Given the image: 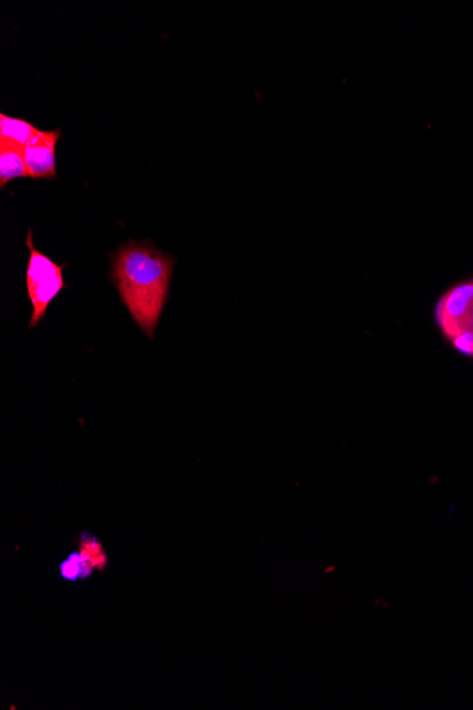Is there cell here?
I'll use <instances>...</instances> for the list:
<instances>
[{
	"mask_svg": "<svg viewBox=\"0 0 473 710\" xmlns=\"http://www.w3.org/2000/svg\"><path fill=\"white\" fill-rule=\"evenodd\" d=\"M438 328L460 354L473 357V280L455 285L439 298Z\"/></svg>",
	"mask_w": 473,
	"mask_h": 710,
	"instance_id": "obj_2",
	"label": "cell"
},
{
	"mask_svg": "<svg viewBox=\"0 0 473 710\" xmlns=\"http://www.w3.org/2000/svg\"><path fill=\"white\" fill-rule=\"evenodd\" d=\"M40 129L31 125L28 121L21 118L7 117L6 113H0V142L13 145L21 149H26Z\"/></svg>",
	"mask_w": 473,
	"mask_h": 710,
	"instance_id": "obj_5",
	"label": "cell"
},
{
	"mask_svg": "<svg viewBox=\"0 0 473 710\" xmlns=\"http://www.w3.org/2000/svg\"><path fill=\"white\" fill-rule=\"evenodd\" d=\"M94 564L84 553H71L62 563V576L65 581H77L87 579L93 573Z\"/></svg>",
	"mask_w": 473,
	"mask_h": 710,
	"instance_id": "obj_7",
	"label": "cell"
},
{
	"mask_svg": "<svg viewBox=\"0 0 473 710\" xmlns=\"http://www.w3.org/2000/svg\"><path fill=\"white\" fill-rule=\"evenodd\" d=\"M19 178H29L23 149L0 142V188Z\"/></svg>",
	"mask_w": 473,
	"mask_h": 710,
	"instance_id": "obj_6",
	"label": "cell"
},
{
	"mask_svg": "<svg viewBox=\"0 0 473 710\" xmlns=\"http://www.w3.org/2000/svg\"><path fill=\"white\" fill-rule=\"evenodd\" d=\"M111 280L130 316L142 332L154 339L168 302L176 258L151 241H128L111 255Z\"/></svg>",
	"mask_w": 473,
	"mask_h": 710,
	"instance_id": "obj_1",
	"label": "cell"
},
{
	"mask_svg": "<svg viewBox=\"0 0 473 710\" xmlns=\"http://www.w3.org/2000/svg\"><path fill=\"white\" fill-rule=\"evenodd\" d=\"M26 246L30 251L28 268H26V285L30 298L33 313H31L29 328L33 330L45 320L48 306L59 297L62 289L67 288L64 282V272L67 264H57L52 258L43 255L33 244V231H28Z\"/></svg>",
	"mask_w": 473,
	"mask_h": 710,
	"instance_id": "obj_3",
	"label": "cell"
},
{
	"mask_svg": "<svg viewBox=\"0 0 473 710\" xmlns=\"http://www.w3.org/2000/svg\"><path fill=\"white\" fill-rule=\"evenodd\" d=\"M62 137V130H42L23 151L29 178L54 179L57 176L55 146Z\"/></svg>",
	"mask_w": 473,
	"mask_h": 710,
	"instance_id": "obj_4",
	"label": "cell"
},
{
	"mask_svg": "<svg viewBox=\"0 0 473 710\" xmlns=\"http://www.w3.org/2000/svg\"><path fill=\"white\" fill-rule=\"evenodd\" d=\"M84 550L83 553L93 562L94 566L103 567L105 563V556H103L101 552V545L95 538H84Z\"/></svg>",
	"mask_w": 473,
	"mask_h": 710,
	"instance_id": "obj_8",
	"label": "cell"
}]
</instances>
